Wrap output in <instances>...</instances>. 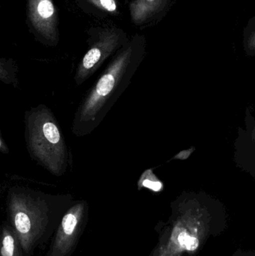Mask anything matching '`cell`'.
<instances>
[{"label": "cell", "instance_id": "5b68a950", "mask_svg": "<svg viewBox=\"0 0 255 256\" xmlns=\"http://www.w3.org/2000/svg\"><path fill=\"white\" fill-rule=\"evenodd\" d=\"M124 36L115 28L100 34L77 66L74 80L78 86L92 76L109 56L128 43L123 38Z\"/></svg>", "mask_w": 255, "mask_h": 256}, {"label": "cell", "instance_id": "30bf717a", "mask_svg": "<svg viewBox=\"0 0 255 256\" xmlns=\"http://www.w3.org/2000/svg\"><path fill=\"white\" fill-rule=\"evenodd\" d=\"M100 9L110 13H115L117 10V4L115 0H88Z\"/></svg>", "mask_w": 255, "mask_h": 256}, {"label": "cell", "instance_id": "52a82bcc", "mask_svg": "<svg viewBox=\"0 0 255 256\" xmlns=\"http://www.w3.org/2000/svg\"><path fill=\"white\" fill-rule=\"evenodd\" d=\"M0 256H24L19 238L8 222L1 228Z\"/></svg>", "mask_w": 255, "mask_h": 256}, {"label": "cell", "instance_id": "8fae6325", "mask_svg": "<svg viewBox=\"0 0 255 256\" xmlns=\"http://www.w3.org/2000/svg\"><path fill=\"white\" fill-rule=\"evenodd\" d=\"M248 46L252 50H255V33L249 40Z\"/></svg>", "mask_w": 255, "mask_h": 256}, {"label": "cell", "instance_id": "ba28073f", "mask_svg": "<svg viewBox=\"0 0 255 256\" xmlns=\"http://www.w3.org/2000/svg\"><path fill=\"white\" fill-rule=\"evenodd\" d=\"M155 1L156 0H136L132 3L130 6L131 16L136 24H140L148 16L151 10L150 4Z\"/></svg>", "mask_w": 255, "mask_h": 256}, {"label": "cell", "instance_id": "6da1fadb", "mask_svg": "<svg viewBox=\"0 0 255 256\" xmlns=\"http://www.w3.org/2000/svg\"><path fill=\"white\" fill-rule=\"evenodd\" d=\"M144 52L141 38L136 37L114 55L75 112L71 126L75 136L89 135L101 124L131 82L143 60Z\"/></svg>", "mask_w": 255, "mask_h": 256}, {"label": "cell", "instance_id": "7a4b0ae2", "mask_svg": "<svg viewBox=\"0 0 255 256\" xmlns=\"http://www.w3.org/2000/svg\"><path fill=\"white\" fill-rule=\"evenodd\" d=\"M54 196L25 189L10 190L7 198L9 224L17 234L25 256L43 244L53 218Z\"/></svg>", "mask_w": 255, "mask_h": 256}, {"label": "cell", "instance_id": "7c38bea8", "mask_svg": "<svg viewBox=\"0 0 255 256\" xmlns=\"http://www.w3.org/2000/svg\"><path fill=\"white\" fill-rule=\"evenodd\" d=\"M156 256H171L165 248H162V250L156 255Z\"/></svg>", "mask_w": 255, "mask_h": 256}, {"label": "cell", "instance_id": "9c48e42d", "mask_svg": "<svg viewBox=\"0 0 255 256\" xmlns=\"http://www.w3.org/2000/svg\"><path fill=\"white\" fill-rule=\"evenodd\" d=\"M138 184H139V189H141L142 186V188H148L154 192H160L163 188V184L156 178L151 170H147L142 174Z\"/></svg>", "mask_w": 255, "mask_h": 256}, {"label": "cell", "instance_id": "3957f363", "mask_svg": "<svg viewBox=\"0 0 255 256\" xmlns=\"http://www.w3.org/2000/svg\"><path fill=\"white\" fill-rule=\"evenodd\" d=\"M25 122V142L31 158L53 176H62L68 165V152L55 116L40 105L26 112Z\"/></svg>", "mask_w": 255, "mask_h": 256}, {"label": "cell", "instance_id": "277c9868", "mask_svg": "<svg viewBox=\"0 0 255 256\" xmlns=\"http://www.w3.org/2000/svg\"><path fill=\"white\" fill-rule=\"evenodd\" d=\"M88 214L87 202L70 206L60 221L46 256H71L85 230Z\"/></svg>", "mask_w": 255, "mask_h": 256}, {"label": "cell", "instance_id": "8992f818", "mask_svg": "<svg viewBox=\"0 0 255 256\" xmlns=\"http://www.w3.org/2000/svg\"><path fill=\"white\" fill-rule=\"evenodd\" d=\"M28 16L39 36L52 45L58 43V18L52 0H28Z\"/></svg>", "mask_w": 255, "mask_h": 256}]
</instances>
